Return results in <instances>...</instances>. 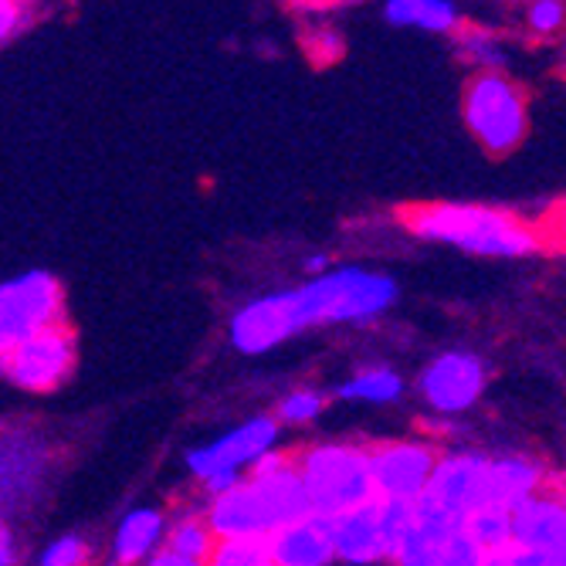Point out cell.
Masks as SVG:
<instances>
[{
	"label": "cell",
	"instance_id": "cell-23",
	"mask_svg": "<svg viewBox=\"0 0 566 566\" xmlns=\"http://www.w3.org/2000/svg\"><path fill=\"white\" fill-rule=\"evenodd\" d=\"M203 566H275L269 539H214Z\"/></svg>",
	"mask_w": 566,
	"mask_h": 566
},
{
	"label": "cell",
	"instance_id": "cell-21",
	"mask_svg": "<svg viewBox=\"0 0 566 566\" xmlns=\"http://www.w3.org/2000/svg\"><path fill=\"white\" fill-rule=\"evenodd\" d=\"M461 536L472 539L482 553L505 549V546H512V512L485 502L465 516V523H461Z\"/></svg>",
	"mask_w": 566,
	"mask_h": 566
},
{
	"label": "cell",
	"instance_id": "cell-18",
	"mask_svg": "<svg viewBox=\"0 0 566 566\" xmlns=\"http://www.w3.org/2000/svg\"><path fill=\"white\" fill-rule=\"evenodd\" d=\"M543 485H549V469L539 458L509 454L499 461H489V502L502 509H516L530 495H536Z\"/></svg>",
	"mask_w": 566,
	"mask_h": 566
},
{
	"label": "cell",
	"instance_id": "cell-36",
	"mask_svg": "<svg viewBox=\"0 0 566 566\" xmlns=\"http://www.w3.org/2000/svg\"><path fill=\"white\" fill-rule=\"evenodd\" d=\"M11 4H28V0H11Z\"/></svg>",
	"mask_w": 566,
	"mask_h": 566
},
{
	"label": "cell",
	"instance_id": "cell-33",
	"mask_svg": "<svg viewBox=\"0 0 566 566\" xmlns=\"http://www.w3.org/2000/svg\"><path fill=\"white\" fill-rule=\"evenodd\" d=\"M0 566H18V546L8 526H0Z\"/></svg>",
	"mask_w": 566,
	"mask_h": 566
},
{
	"label": "cell",
	"instance_id": "cell-2",
	"mask_svg": "<svg viewBox=\"0 0 566 566\" xmlns=\"http://www.w3.org/2000/svg\"><path fill=\"white\" fill-rule=\"evenodd\" d=\"M397 298V285L387 275L339 269L319 275L302 289L282 292V305L292 333L323 323H364L380 316L384 308Z\"/></svg>",
	"mask_w": 566,
	"mask_h": 566
},
{
	"label": "cell",
	"instance_id": "cell-15",
	"mask_svg": "<svg viewBox=\"0 0 566 566\" xmlns=\"http://www.w3.org/2000/svg\"><path fill=\"white\" fill-rule=\"evenodd\" d=\"M203 520H208L214 539H269L275 533L265 499L248 479H238L231 489L214 495Z\"/></svg>",
	"mask_w": 566,
	"mask_h": 566
},
{
	"label": "cell",
	"instance_id": "cell-4",
	"mask_svg": "<svg viewBox=\"0 0 566 566\" xmlns=\"http://www.w3.org/2000/svg\"><path fill=\"white\" fill-rule=\"evenodd\" d=\"M465 123L492 157H505L526 139L530 116L523 88L502 72H482L465 88Z\"/></svg>",
	"mask_w": 566,
	"mask_h": 566
},
{
	"label": "cell",
	"instance_id": "cell-9",
	"mask_svg": "<svg viewBox=\"0 0 566 566\" xmlns=\"http://www.w3.org/2000/svg\"><path fill=\"white\" fill-rule=\"evenodd\" d=\"M489 461L492 458L475 454V451L438 458L424 495L434 499L444 512H451V516H458L461 523H465L469 512H475L479 505L489 502Z\"/></svg>",
	"mask_w": 566,
	"mask_h": 566
},
{
	"label": "cell",
	"instance_id": "cell-16",
	"mask_svg": "<svg viewBox=\"0 0 566 566\" xmlns=\"http://www.w3.org/2000/svg\"><path fill=\"white\" fill-rule=\"evenodd\" d=\"M269 549L275 566H329L336 559L333 520L313 512V516H305L298 523H289L269 536Z\"/></svg>",
	"mask_w": 566,
	"mask_h": 566
},
{
	"label": "cell",
	"instance_id": "cell-28",
	"mask_svg": "<svg viewBox=\"0 0 566 566\" xmlns=\"http://www.w3.org/2000/svg\"><path fill=\"white\" fill-rule=\"evenodd\" d=\"M461 44H465V48L472 51V59H475V62L489 65V72H495V65L505 62V55H502V48L495 44V38H489V34H482V31H469L465 38H461Z\"/></svg>",
	"mask_w": 566,
	"mask_h": 566
},
{
	"label": "cell",
	"instance_id": "cell-35",
	"mask_svg": "<svg viewBox=\"0 0 566 566\" xmlns=\"http://www.w3.org/2000/svg\"><path fill=\"white\" fill-rule=\"evenodd\" d=\"M295 4H305V8H323V4H333V0H295Z\"/></svg>",
	"mask_w": 566,
	"mask_h": 566
},
{
	"label": "cell",
	"instance_id": "cell-14",
	"mask_svg": "<svg viewBox=\"0 0 566 566\" xmlns=\"http://www.w3.org/2000/svg\"><path fill=\"white\" fill-rule=\"evenodd\" d=\"M512 546L536 553L566 549V505L559 479H553V485H543L536 495L512 509Z\"/></svg>",
	"mask_w": 566,
	"mask_h": 566
},
{
	"label": "cell",
	"instance_id": "cell-6",
	"mask_svg": "<svg viewBox=\"0 0 566 566\" xmlns=\"http://www.w3.org/2000/svg\"><path fill=\"white\" fill-rule=\"evenodd\" d=\"M410 523L407 502L370 499L333 520V553L346 566H370L394 556L400 533Z\"/></svg>",
	"mask_w": 566,
	"mask_h": 566
},
{
	"label": "cell",
	"instance_id": "cell-19",
	"mask_svg": "<svg viewBox=\"0 0 566 566\" xmlns=\"http://www.w3.org/2000/svg\"><path fill=\"white\" fill-rule=\"evenodd\" d=\"M164 536V512L157 509H133L129 516L119 523L116 539H113V559L119 566H133L139 559H146L153 549H157Z\"/></svg>",
	"mask_w": 566,
	"mask_h": 566
},
{
	"label": "cell",
	"instance_id": "cell-24",
	"mask_svg": "<svg viewBox=\"0 0 566 566\" xmlns=\"http://www.w3.org/2000/svg\"><path fill=\"white\" fill-rule=\"evenodd\" d=\"M174 553L193 559L203 566V559H208V553L214 549V533L208 526V520H200V516H184L170 526V546Z\"/></svg>",
	"mask_w": 566,
	"mask_h": 566
},
{
	"label": "cell",
	"instance_id": "cell-27",
	"mask_svg": "<svg viewBox=\"0 0 566 566\" xmlns=\"http://www.w3.org/2000/svg\"><path fill=\"white\" fill-rule=\"evenodd\" d=\"M482 556H485V553H482L472 539H465V536L458 533V536L444 546L438 566H482Z\"/></svg>",
	"mask_w": 566,
	"mask_h": 566
},
{
	"label": "cell",
	"instance_id": "cell-31",
	"mask_svg": "<svg viewBox=\"0 0 566 566\" xmlns=\"http://www.w3.org/2000/svg\"><path fill=\"white\" fill-rule=\"evenodd\" d=\"M18 21H21V11H18V4H11V0H0V44H4V41L14 34Z\"/></svg>",
	"mask_w": 566,
	"mask_h": 566
},
{
	"label": "cell",
	"instance_id": "cell-10",
	"mask_svg": "<svg viewBox=\"0 0 566 566\" xmlns=\"http://www.w3.org/2000/svg\"><path fill=\"white\" fill-rule=\"evenodd\" d=\"M248 482L259 489V495L265 499L275 530H282L289 523H298L305 516H313L305 482H302L298 465H295V451H265L251 465V479Z\"/></svg>",
	"mask_w": 566,
	"mask_h": 566
},
{
	"label": "cell",
	"instance_id": "cell-26",
	"mask_svg": "<svg viewBox=\"0 0 566 566\" xmlns=\"http://www.w3.org/2000/svg\"><path fill=\"white\" fill-rule=\"evenodd\" d=\"M88 556H92V549H88L85 539H78V536H62V539H55V543H51V546L44 549V556H41L38 566H85Z\"/></svg>",
	"mask_w": 566,
	"mask_h": 566
},
{
	"label": "cell",
	"instance_id": "cell-29",
	"mask_svg": "<svg viewBox=\"0 0 566 566\" xmlns=\"http://www.w3.org/2000/svg\"><path fill=\"white\" fill-rule=\"evenodd\" d=\"M563 24V0H536L530 8V28L536 34H553Z\"/></svg>",
	"mask_w": 566,
	"mask_h": 566
},
{
	"label": "cell",
	"instance_id": "cell-32",
	"mask_svg": "<svg viewBox=\"0 0 566 566\" xmlns=\"http://www.w3.org/2000/svg\"><path fill=\"white\" fill-rule=\"evenodd\" d=\"M146 566H200V563H193V559H187V556H180L174 549H160V553H149Z\"/></svg>",
	"mask_w": 566,
	"mask_h": 566
},
{
	"label": "cell",
	"instance_id": "cell-3",
	"mask_svg": "<svg viewBox=\"0 0 566 566\" xmlns=\"http://www.w3.org/2000/svg\"><path fill=\"white\" fill-rule=\"evenodd\" d=\"M295 465L316 516L336 520L343 512L374 499L367 444L359 441H323L295 451Z\"/></svg>",
	"mask_w": 566,
	"mask_h": 566
},
{
	"label": "cell",
	"instance_id": "cell-20",
	"mask_svg": "<svg viewBox=\"0 0 566 566\" xmlns=\"http://www.w3.org/2000/svg\"><path fill=\"white\" fill-rule=\"evenodd\" d=\"M384 18L397 28L424 31H451L458 24V11L451 0H387Z\"/></svg>",
	"mask_w": 566,
	"mask_h": 566
},
{
	"label": "cell",
	"instance_id": "cell-25",
	"mask_svg": "<svg viewBox=\"0 0 566 566\" xmlns=\"http://www.w3.org/2000/svg\"><path fill=\"white\" fill-rule=\"evenodd\" d=\"M323 407H326V397L323 394H316V390H295V394H289L279 403V421H285V424H305V421L319 418Z\"/></svg>",
	"mask_w": 566,
	"mask_h": 566
},
{
	"label": "cell",
	"instance_id": "cell-1",
	"mask_svg": "<svg viewBox=\"0 0 566 566\" xmlns=\"http://www.w3.org/2000/svg\"><path fill=\"white\" fill-rule=\"evenodd\" d=\"M400 224L424 241L451 244L482 259H530L549 251V234L512 211L485 203H418L400 211Z\"/></svg>",
	"mask_w": 566,
	"mask_h": 566
},
{
	"label": "cell",
	"instance_id": "cell-12",
	"mask_svg": "<svg viewBox=\"0 0 566 566\" xmlns=\"http://www.w3.org/2000/svg\"><path fill=\"white\" fill-rule=\"evenodd\" d=\"M485 390V367L472 353H444L421 374V394L438 415H461Z\"/></svg>",
	"mask_w": 566,
	"mask_h": 566
},
{
	"label": "cell",
	"instance_id": "cell-22",
	"mask_svg": "<svg viewBox=\"0 0 566 566\" xmlns=\"http://www.w3.org/2000/svg\"><path fill=\"white\" fill-rule=\"evenodd\" d=\"M403 394V380L390 370V367H374L349 377L336 397L339 400H370V403H394Z\"/></svg>",
	"mask_w": 566,
	"mask_h": 566
},
{
	"label": "cell",
	"instance_id": "cell-8",
	"mask_svg": "<svg viewBox=\"0 0 566 566\" xmlns=\"http://www.w3.org/2000/svg\"><path fill=\"white\" fill-rule=\"evenodd\" d=\"M75 333L59 323V326H48L41 333H34L31 339H24L11 356H8V367L4 377L31 394H48L65 384V377L75 367Z\"/></svg>",
	"mask_w": 566,
	"mask_h": 566
},
{
	"label": "cell",
	"instance_id": "cell-34",
	"mask_svg": "<svg viewBox=\"0 0 566 566\" xmlns=\"http://www.w3.org/2000/svg\"><path fill=\"white\" fill-rule=\"evenodd\" d=\"M326 265H329V259H326V254H313V259L305 262V269H308V272H323Z\"/></svg>",
	"mask_w": 566,
	"mask_h": 566
},
{
	"label": "cell",
	"instance_id": "cell-30",
	"mask_svg": "<svg viewBox=\"0 0 566 566\" xmlns=\"http://www.w3.org/2000/svg\"><path fill=\"white\" fill-rule=\"evenodd\" d=\"M509 566H566V559L563 553H536V549L509 546Z\"/></svg>",
	"mask_w": 566,
	"mask_h": 566
},
{
	"label": "cell",
	"instance_id": "cell-17",
	"mask_svg": "<svg viewBox=\"0 0 566 566\" xmlns=\"http://www.w3.org/2000/svg\"><path fill=\"white\" fill-rule=\"evenodd\" d=\"M289 336H295V333H292L289 316H285L282 292L248 302L241 313L231 319V343H234V349H241L248 356L269 353L279 343H285Z\"/></svg>",
	"mask_w": 566,
	"mask_h": 566
},
{
	"label": "cell",
	"instance_id": "cell-7",
	"mask_svg": "<svg viewBox=\"0 0 566 566\" xmlns=\"http://www.w3.org/2000/svg\"><path fill=\"white\" fill-rule=\"evenodd\" d=\"M441 451L431 441H374L367 444L374 495L384 502H415L431 479Z\"/></svg>",
	"mask_w": 566,
	"mask_h": 566
},
{
	"label": "cell",
	"instance_id": "cell-11",
	"mask_svg": "<svg viewBox=\"0 0 566 566\" xmlns=\"http://www.w3.org/2000/svg\"><path fill=\"white\" fill-rule=\"evenodd\" d=\"M275 438H279L275 418H251L248 424L224 434L221 441L190 451L187 465L200 482H208L211 475H224V472H238L244 465H254L265 451H272Z\"/></svg>",
	"mask_w": 566,
	"mask_h": 566
},
{
	"label": "cell",
	"instance_id": "cell-5",
	"mask_svg": "<svg viewBox=\"0 0 566 566\" xmlns=\"http://www.w3.org/2000/svg\"><path fill=\"white\" fill-rule=\"evenodd\" d=\"M65 298L55 275L28 272L21 279L0 282V377L8 356L34 333L65 323Z\"/></svg>",
	"mask_w": 566,
	"mask_h": 566
},
{
	"label": "cell",
	"instance_id": "cell-13",
	"mask_svg": "<svg viewBox=\"0 0 566 566\" xmlns=\"http://www.w3.org/2000/svg\"><path fill=\"white\" fill-rule=\"evenodd\" d=\"M461 533V520L444 512L434 499L424 492L410 502V523L400 533L394 546V563L397 566H438L444 546Z\"/></svg>",
	"mask_w": 566,
	"mask_h": 566
}]
</instances>
